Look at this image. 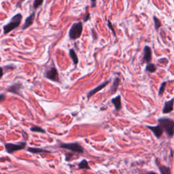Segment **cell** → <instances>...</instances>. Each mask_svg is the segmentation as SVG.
<instances>
[{
	"instance_id": "cell-1",
	"label": "cell",
	"mask_w": 174,
	"mask_h": 174,
	"mask_svg": "<svg viewBox=\"0 0 174 174\" xmlns=\"http://www.w3.org/2000/svg\"><path fill=\"white\" fill-rule=\"evenodd\" d=\"M158 123L168 137L171 138L174 135V121L169 118H160L158 120Z\"/></svg>"
},
{
	"instance_id": "cell-27",
	"label": "cell",
	"mask_w": 174,
	"mask_h": 174,
	"mask_svg": "<svg viewBox=\"0 0 174 174\" xmlns=\"http://www.w3.org/2000/svg\"><path fill=\"white\" fill-rule=\"evenodd\" d=\"M91 3L92 7H95L96 6V0H91Z\"/></svg>"
},
{
	"instance_id": "cell-19",
	"label": "cell",
	"mask_w": 174,
	"mask_h": 174,
	"mask_svg": "<svg viewBox=\"0 0 174 174\" xmlns=\"http://www.w3.org/2000/svg\"><path fill=\"white\" fill-rule=\"evenodd\" d=\"M30 130L34 132H37V133H46V131L44 129H43L41 127H38V126H34L30 128Z\"/></svg>"
},
{
	"instance_id": "cell-6",
	"label": "cell",
	"mask_w": 174,
	"mask_h": 174,
	"mask_svg": "<svg viewBox=\"0 0 174 174\" xmlns=\"http://www.w3.org/2000/svg\"><path fill=\"white\" fill-rule=\"evenodd\" d=\"M45 76L46 78L48 80L54 81V82H59V74H58V71L55 67H51L45 72Z\"/></svg>"
},
{
	"instance_id": "cell-18",
	"label": "cell",
	"mask_w": 174,
	"mask_h": 174,
	"mask_svg": "<svg viewBox=\"0 0 174 174\" xmlns=\"http://www.w3.org/2000/svg\"><path fill=\"white\" fill-rule=\"evenodd\" d=\"M159 171H160V173L162 174H169L171 173V171H170L169 168L163 165L159 166Z\"/></svg>"
},
{
	"instance_id": "cell-21",
	"label": "cell",
	"mask_w": 174,
	"mask_h": 174,
	"mask_svg": "<svg viewBox=\"0 0 174 174\" xmlns=\"http://www.w3.org/2000/svg\"><path fill=\"white\" fill-rule=\"evenodd\" d=\"M153 20L154 23V27H155V29L156 31H158L160 27H161V23H160V21L156 16L153 17Z\"/></svg>"
},
{
	"instance_id": "cell-5",
	"label": "cell",
	"mask_w": 174,
	"mask_h": 174,
	"mask_svg": "<svg viewBox=\"0 0 174 174\" xmlns=\"http://www.w3.org/2000/svg\"><path fill=\"white\" fill-rule=\"evenodd\" d=\"M61 148L67 149L71 151L78 152V153H83L84 148L80 146L78 143H68V144H62L61 145Z\"/></svg>"
},
{
	"instance_id": "cell-13",
	"label": "cell",
	"mask_w": 174,
	"mask_h": 174,
	"mask_svg": "<svg viewBox=\"0 0 174 174\" xmlns=\"http://www.w3.org/2000/svg\"><path fill=\"white\" fill-rule=\"evenodd\" d=\"M112 103L114 105L115 109L116 110H119L121 109L122 104H121V97L120 95H118L116 97L113 98L112 99Z\"/></svg>"
},
{
	"instance_id": "cell-16",
	"label": "cell",
	"mask_w": 174,
	"mask_h": 174,
	"mask_svg": "<svg viewBox=\"0 0 174 174\" xmlns=\"http://www.w3.org/2000/svg\"><path fill=\"white\" fill-rule=\"evenodd\" d=\"M119 84H120V78H116L114 80V82H113L112 86V88H111L112 93L113 94L114 93V92H116V91L118 89V88H119Z\"/></svg>"
},
{
	"instance_id": "cell-9",
	"label": "cell",
	"mask_w": 174,
	"mask_h": 174,
	"mask_svg": "<svg viewBox=\"0 0 174 174\" xmlns=\"http://www.w3.org/2000/svg\"><path fill=\"white\" fill-rule=\"evenodd\" d=\"M152 59V50L150 46H146L144 48V57L143 60L145 62H150Z\"/></svg>"
},
{
	"instance_id": "cell-17",
	"label": "cell",
	"mask_w": 174,
	"mask_h": 174,
	"mask_svg": "<svg viewBox=\"0 0 174 174\" xmlns=\"http://www.w3.org/2000/svg\"><path fill=\"white\" fill-rule=\"evenodd\" d=\"M79 168L81 169H90V167L88 165V162L86 160H82V161L79 163Z\"/></svg>"
},
{
	"instance_id": "cell-14",
	"label": "cell",
	"mask_w": 174,
	"mask_h": 174,
	"mask_svg": "<svg viewBox=\"0 0 174 174\" xmlns=\"http://www.w3.org/2000/svg\"><path fill=\"white\" fill-rule=\"evenodd\" d=\"M29 152H32V153H36V154H40V153H50V151L48 150H44L42 148H29L27 149Z\"/></svg>"
},
{
	"instance_id": "cell-3",
	"label": "cell",
	"mask_w": 174,
	"mask_h": 174,
	"mask_svg": "<svg viewBox=\"0 0 174 174\" xmlns=\"http://www.w3.org/2000/svg\"><path fill=\"white\" fill-rule=\"evenodd\" d=\"M83 26L82 23H73L69 32V37L71 40H76L79 38L82 33Z\"/></svg>"
},
{
	"instance_id": "cell-26",
	"label": "cell",
	"mask_w": 174,
	"mask_h": 174,
	"mask_svg": "<svg viewBox=\"0 0 174 174\" xmlns=\"http://www.w3.org/2000/svg\"><path fill=\"white\" fill-rule=\"evenodd\" d=\"M89 18H90V14H89V13H87L86 15V16H85L84 18V22H86V21H88Z\"/></svg>"
},
{
	"instance_id": "cell-25",
	"label": "cell",
	"mask_w": 174,
	"mask_h": 174,
	"mask_svg": "<svg viewBox=\"0 0 174 174\" xmlns=\"http://www.w3.org/2000/svg\"><path fill=\"white\" fill-rule=\"evenodd\" d=\"M5 94H1V95H0V103H1V102L2 101H3V100L5 99Z\"/></svg>"
},
{
	"instance_id": "cell-28",
	"label": "cell",
	"mask_w": 174,
	"mask_h": 174,
	"mask_svg": "<svg viewBox=\"0 0 174 174\" xmlns=\"http://www.w3.org/2000/svg\"><path fill=\"white\" fill-rule=\"evenodd\" d=\"M3 69L1 67H0V78L3 76Z\"/></svg>"
},
{
	"instance_id": "cell-22",
	"label": "cell",
	"mask_w": 174,
	"mask_h": 174,
	"mask_svg": "<svg viewBox=\"0 0 174 174\" xmlns=\"http://www.w3.org/2000/svg\"><path fill=\"white\" fill-rule=\"evenodd\" d=\"M166 85H167V82H163L161 84V85H160V86L159 88V90H158V95H159V96H161L163 94V92L165 90Z\"/></svg>"
},
{
	"instance_id": "cell-7",
	"label": "cell",
	"mask_w": 174,
	"mask_h": 174,
	"mask_svg": "<svg viewBox=\"0 0 174 174\" xmlns=\"http://www.w3.org/2000/svg\"><path fill=\"white\" fill-rule=\"evenodd\" d=\"M147 128L150 129L157 138H160L163 133V129L160 125H157V126H147Z\"/></svg>"
},
{
	"instance_id": "cell-4",
	"label": "cell",
	"mask_w": 174,
	"mask_h": 174,
	"mask_svg": "<svg viewBox=\"0 0 174 174\" xmlns=\"http://www.w3.org/2000/svg\"><path fill=\"white\" fill-rule=\"evenodd\" d=\"M25 146H26V144L25 142H21L18 144L8 143V144H5V148L7 152H8L9 154H12L13 152L24 149L25 148Z\"/></svg>"
},
{
	"instance_id": "cell-8",
	"label": "cell",
	"mask_w": 174,
	"mask_h": 174,
	"mask_svg": "<svg viewBox=\"0 0 174 174\" xmlns=\"http://www.w3.org/2000/svg\"><path fill=\"white\" fill-rule=\"evenodd\" d=\"M173 104H174V98H172L169 101H166L163 108V112L164 114H168L171 112L173 110Z\"/></svg>"
},
{
	"instance_id": "cell-24",
	"label": "cell",
	"mask_w": 174,
	"mask_h": 174,
	"mask_svg": "<svg viewBox=\"0 0 174 174\" xmlns=\"http://www.w3.org/2000/svg\"><path fill=\"white\" fill-rule=\"evenodd\" d=\"M108 27H109L110 29L112 30V32H113V34L115 35V32H114V28H113V27H112V23H111V22H110V21H108Z\"/></svg>"
},
{
	"instance_id": "cell-20",
	"label": "cell",
	"mask_w": 174,
	"mask_h": 174,
	"mask_svg": "<svg viewBox=\"0 0 174 174\" xmlns=\"http://www.w3.org/2000/svg\"><path fill=\"white\" fill-rule=\"evenodd\" d=\"M156 69L155 65H154V64H152V63H148L146 67V70L150 73L154 72V71H156Z\"/></svg>"
},
{
	"instance_id": "cell-10",
	"label": "cell",
	"mask_w": 174,
	"mask_h": 174,
	"mask_svg": "<svg viewBox=\"0 0 174 174\" xmlns=\"http://www.w3.org/2000/svg\"><path fill=\"white\" fill-rule=\"evenodd\" d=\"M109 82H110V81H106V82L102 83V84H101L100 85H99L98 86H97L95 88H94V89L90 90V91L88 92V95H87V97L89 99L90 97H92L93 95L97 93L98 91H99V90L103 89L104 87H105L106 85H108V84Z\"/></svg>"
},
{
	"instance_id": "cell-2",
	"label": "cell",
	"mask_w": 174,
	"mask_h": 174,
	"mask_svg": "<svg viewBox=\"0 0 174 174\" xmlns=\"http://www.w3.org/2000/svg\"><path fill=\"white\" fill-rule=\"evenodd\" d=\"M21 21H22V15L21 14H17L12 18L9 23L3 27V32L5 34H7L12 32V30L16 29L20 25Z\"/></svg>"
},
{
	"instance_id": "cell-11",
	"label": "cell",
	"mask_w": 174,
	"mask_h": 174,
	"mask_svg": "<svg viewBox=\"0 0 174 174\" xmlns=\"http://www.w3.org/2000/svg\"><path fill=\"white\" fill-rule=\"evenodd\" d=\"M22 85H21L20 83H16V84H14L10 86L8 89V91L17 95H21V90L22 89Z\"/></svg>"
},
{
	"instance_id": "cell-12",
	"label": "cell",
	"mask_w": 174,
	"mask_h": 174,
	"mask_svg": "<svg viewBox=\"0 0 174 174\" xmlns=\"http://www.w3.org/2000/svg\"><path fill=\"white\" fill-rule=\"evenodd\" d=\"M34 18H35V13L33 12L30 16H29L27 18H26L24 25L23 27V29H27L29 27L32 25L33 23H34Z\"/></svg>"
},
{
	"instance_id": "cell-15",
	"label": "cell",
	"mask_w": 174,
	"mask_h": 174,
	"mask_svg": "<svg viewBox=\"0 0 174 174\" xmlns=\"http://www.w3.org/2000/svg\"><path fill=\"white\" fill-rule=\"evenodd\" d=\"M69 56H70V57L71 58V59H72L73 63L74 65H77L78 63V56H77L76 52L73 49H70L69 50Z\"/></svg>"
},
{
	"instance_id": "cell-23",
	"label": "cell",
	"mask_w": 174,
	"mask_h": 174,
	"mask_svg": "<svg viewBox=\"0 0 174 174\" xmlns=\"http://www.w3.org/2000/svg\"><path fill=\"white\" fill-rule=\"evenodd\" d=\"M44 0H35L34 2V8L35 9H37L38 7L40 6L43 3Z\"/></svg>"
}]
</instances>
